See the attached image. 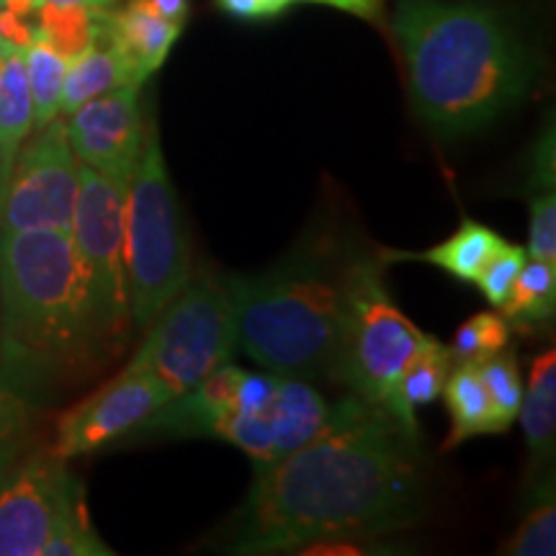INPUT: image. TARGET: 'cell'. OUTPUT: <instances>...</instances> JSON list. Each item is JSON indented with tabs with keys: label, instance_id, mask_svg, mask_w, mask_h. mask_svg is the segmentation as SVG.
Instances as JSON below:
<instances>
[{
	"label": "cell",
	"instance_id": "6da1fadb",
	"mask_svg": "<svg viewBox=\"0 0 556 556\" xmlns=\"http://www.w3.org/2000/svg\"><path fill=\"white\" fill-rule=\"evenodd\" d=\"M428 495L422 433L351 392L330 405L328 422L312 441L255 469L245 500L222 526L217 548L266 556L381 539L420 523Z\"/></svg>",
	"mask_w": 556,
	"mask_h": 556
},
{
	"label": "cell",
	"instance_id": "7a4b0ae2",
	"mask_svg": "<svg viewBox=\"0 0 556 556\" xmlns=\"http://www.w3.org/2000/svg\"><path fill=\"white\" fill-rule=\"evenodd\" d=\"M405 62L409 101L443 139L490 127L520 106L539 60L495 5L479 0H397L389 21Z\"/></svg>",
	"mask_w": 556,
	"mask_h": 556
},
{
	"label": "cell",
	"instance_id": "3957f363",
	"mask_svg": "<svg viewBox=\"0 0 556 556\" xmlns=\"http://www.w3.org/2000/svg\"><path fill=\"white\" fill-rule=\"evenodd\" d=\"M364 250L317 227L270 268L225 276L240 351L266 371L332 381L353 266Z\"/></svg>",
	"mask_w": 556,
	"mask_h": 556
},
{
	"label": "cell",
	"instance_id": "277c9868",
	"mask_svg": "<svg viewBox=\"0 0 556 556\" xmlns=\"http://www.w3.org/2000/svg\"><path fill=\"white\" fill-rule=\"evenodd\" d=\"M99 358L70 232L0 235V374L41 402Z\"/></svg>",
	"mask_w": 556,
	"mask_h": 556
},
{
	"label": "cell",
	"instance_id": "5b68a950",
	"mask_svg": "<svg viewBox=\"0 0 556 556\" xmlns=\"http://www.w3.org/2000/svg\"><path fill=\"white\" fill-rule=\"evenodd\" d=\"M124 261L131 328L148 330L193 274L189 238L155 116L124 199Z\"/></svg>",
	"mask_w": 556,
	"mask_h": 556
},
{
	"label": "cell",
	"instance_id": "8992f818",
	"mask_svg": "<svg viewBox=\"0 0 556 556\" xmlns=\"http://www.w3.org/2000/svg\"><path fill=\"white\" fill-rule=\"evenodd\" d=\"M430 338L433 336L417 328L387 291L384 258L364 250L353 266L332 381H340L374 405L387 407L402 371Z\"/></svg>",
	"mask_w": 556,
	"mask_h": 556
},
{
	"label": "cell",
	"instance_id": "52a82bcc",
	"mask_svg": "<svg viewBox=\"0 0 556 556\" xmlns=\"http://www.w3.org/2000/svg\"><path fill=\"white\" fill-rule=\"evenodd\" d=\"M131 361L150 368L173 397L201 384L238 351L235 309L225 276L191 274L186 287L165 304Z\"/></svg>",
	"mask_w": 556,
	"mask_h": 556
},
{
	"label": "cell",
	"instance_id": "ba28073f",
	"mask_svg": "<svg viewBox=\"0 0 556 556\" xmlns=\"http://www.w3.org/2000/svg\"><path fill=\"white\" fill-rule=\"evenodd\" d=\"M73 240L86 291V307L99 356H111L131 330L127 261H124V199L127 186L103 173L78 165Z\"/></svg>",
	"mask_w": 556,
	"mask_h": 556
},
{
	"label": "cell",
	"instance_id": "9c48e42d",
	"mask_svg": "<svg viewBox=\"0 0 556 556\" xmlns=\"http://www.w3.org/2000/svg\"><path fill=\"white\" fill-rule=\"evenodd\" d=\"M78 157L65 119L34 129L13 157L0 193V235L24 229L70 232L78 199Z\"/></svg>",
	"mask_w": 556,
	"mask_h": 556
},
{
	"label": "cell",
	"instance_id": "30bf717a",
	"mask_svg": "<svg viewBox=\"0 0 556 556\" xmlns=\"http://www.w3.org/2000/svg\"><path fill=\"white\" fill-rule=\"evenodd\" d=\"M52 446L29 443L0 469V556H41L83 484Z\"/></svg>",
	"mask_w": 556,
	"mask_h": 556
},
{
	"label": "cell",
	"instance_id": "8fae6325",
	"mask_svg": "<svg viewBox=\"0 0 556 556\" xmlns=\"http://www.w3.org/2000/svg\"><path fill=\"white\" fill-rule=\"evenodd\" d=\"M173 400L150 368L129 361L114 379L60 415L52 451L65 462L124 446L148 417Z\"/></svg>",
	"mask_w": 556,
	"mask_h": 556
},
{
	"label": "cell",
	"instance_id": "7c38bea8",
	"mask_svg": "<svg viewBox=\"0 0 556 556\" xmlns=\"http://www.w3.org/2000/svg\"><path fill=\"white\" fill-rule=\"evenodd\" d=\"M150 119L152 114L142 109V86L127 83L67 114L65 129L78 163L129 186Z\"/></svg>",
	"mask_w": 556,
	"mask_h": 556
},
{
	"label": "cell",
	"instance_id": "4fadbf2b",
	"mask_svg": "<svg viewBox=\"0 0 556 556\" xmlns=\"http://www.w3.org/2000/svg\"><path fill=\"white\" fill-rule=\"evenodd\" d=\"M103 24L142 86L168 60L184 31V26L163 18L144 0H122L116 9L103 11Z\"/></svg>",
	"mask_w": 556,
	"mask_h": 556
},
{
	"label": "cell",
	"instance_id": "5bb4252c",
	"mask_svg": "<svg viewBox=\"0 0 556 556\" xmlns=\"http://www.w3.org/2000/svg\"><path fill=\"white\" fill-rule=\"evenodd\" d=\"M328 415L330 402L309 379L278 374L274 397L266 405L274 464L312 441L328 422Z\"/></svg>",
	"mask_w": 556,
	"mask_h": 556
},
{
	"label": "cell",
	"instance_id": "9a60e30c",
	"mask_svg": "<svg viewBox=\"0 0 556 556\" xmlns=\"http://www.w3.org/2000/svg\"><path fill=\"white\" fill-rule=\"evenodd\" d=\"M137 83L131 73L127 58H124L116 41L103 24V11L99 16V29L93 39L78 54H73L67 62L65 86H62L60 114H73L83 103L96 99V96L109 93V90ZM142 86V83H139Z\"/></svg>",
	"mask_w": 556,
	"mask_h": 556
},
{
	"label": "cell",
	"instance_id": "2e32d148",
	"mask_svg": "<svg viewBox=\"0 0 556 556\" xmlns=\"http://www.w3.org/2000/svg\"><path fill=\"white\" fill-rule=\"evenodd\" d=\"M523 426L531 469L528 479L544 475L552 469L554 441H556V351L548 348L546 353L533 361L528 387L523 389V405L518 413Z\"/></svg>",
	"mask_w": 556,
	"mask_h": 556
},
{
	"label": "cell",
	"instance_id": "e0dca14e",
	"mask_svg": "<svg viewBox=\"0 0 556 556\" xmlns=\"http://www.w3.org/2000/svg\"><path fill=\"white\" fill-rule=\"evenodd\" d=\"M503 238L492 227L482 225V222L464 219L462 225L448 240L438 242V245L420 250V253H402V250H379V255L389 261H417L428 263L446 270L451 278H456L458 283H475L479 270L484 268V263L495 255V250L503 245Z\"/></svg>",
	"mask_w": 556,
	"mask_h": 556
},
{
	"label": "cell",
	"instance_id": "ac0fdd59",
	"mask_svg": "<svg viewBox=\"0 0 556 556\" xmlns=\"http://www.w3.org/2000/svg\"><path fill=\"white\" fill-rule=\"evenodd\" d=\"M451 366H454V358H451L448 345H443L438 338H430L417 351V356L402 371V377L397 379V384H394L387 402V409L400 426L420 433L417 409L441 400Z\"/></svg>",
	"mask_w": 556,
	"mask_h": 556
},
{
	"label": "cell",
	"instance_id": "d6986e66",
	"mask_svg": "<svg viewBox=\"0 0 556 556\" xmlns=\"http://www.w3.org/2000/svg\"><path fill=\"white\" fill-rule=\"evenodd\" d=\"M34 131V106L24 52L11 47L0 60V178L5 180L21 144Z\"/></svg>",
	"mask_w": 556,
	"mask_h": 556
},
{
	"label": "cell",
	"instance_id": "ffe728a7",
	"mask_svg": "<svg viewBox=\"0 0 556 556\" xmlns=\"http://www.w3.org/2000/svg\"><path fill=\"white\" fill-rule=\"evenodd\" d=\"M441 397L446 400L451 415V433L446 443H443V451L462 446L469 438L495 433L490 397H486L484 381L479 377L477 364L458 361V364L451 366Z\"/></svg>",
	"mask_w": 556,
	"mask_h": 556
},
{
	"label": "cell",
	"instance_id": "44dd1931",
	"mask_svg": "<svg viewBox=\"0 0 556 556\" xmlns=\"http://www.w3.org/2000/svg\"><path fill=\"white\" fill-rule=\"evenodd\" d=\"M497 312L516 330H544L552 325L556 312V263L526 258Z\"/></svg>",
	"mask_w": 556,
	"mask_h": 556
},
{
	"label": "cell",
	"instance_id": "7402d4cb",
	"mask_svg": "<svg viewBox=\"0 0 556 556\" xmlns=\"http://www.w3.org/2000/svg\"><path fill=\"white\" fill-rule=\"evenodd\" d=\"M21 52H24L26 80H29L34 129H39L60 116L62 86H65L70 58L39 31V26L34 37L26 41V47H21Z\"/></svg>",
	"mask_w": 556,
	"mask_h": 556
},
{
	"label": "cell",
	"instance_id": "603a6c76",
	"mask_svg": "<svg viewBox=\"0 0 556 556\" xmlns=\"http://www.w3.org/2000/svg\"><path fill=\"white\" fill-rule=\"evenodd\" d=\"M507 556H554L556 554V500L552 469L528 479L526 507L516 533L500 548Z\"/></svg>",
	"mask_w": 556,
	"mask_h": 556
},
{
	"label": "cell",
	"instance_id": "cb8c5ba5",
	"mask_svg": "<svg viewBox=\"0 0 556 556\" xmlns=\"http://www.w3.org/2000/svg\"><path fill=\"white\" fill-rule=\"evenodd\" d=\"M479 377L484 381L486 397L492 407V422H495V433L510 430L513 422L518 420L520 405H523V374H520L516 353L505 348L497 356L479 361Z\"/></svg>",
	"mask_w": 556,
	"mask_h": 556
},
{
	"label": "cell",
	"instance_id": "d4e9b609",
	"mask_svg": "<svg viewBox=\"0 0 556 556\" xmlns=\"http://www.w3.org/2000/svg\"><path fill=\"white\" fill-rule=\"evenodd\" d=\"M39 405L37 397L0 374V469L31 443Z\"/></svg>",
	"mask_w": 556,
	"mask_h": 556
},
{
	"label": "cell",
	"instance_id": "484cf974",
	"mask_svg": "<svg viewBox=\"0 0 556 556\" xmlns=\"http://www.w3.org/2000/svg\"><path fill=\"white\" fill-rule=\"evenodd\" d=\"M111 548L106 541L99 536L93 520H90L86 492H80L67 510L62 513L60 523L54 526L52 536L47 539L41 556H111Z\"/></svg>",
	"mask_w": 556,
	"mask_h": 556
},
{
	"label": "cell",
	"instance_id": "4316f807",
	"mask_svg": "<svg viewBox=\"0 0 556 556\" xmlns=\"http://www.w3.org/2000/svg\"><path fill=\"white\" fill-rule=\"evenodd\" d=\"M510 323L500 312H477L469 319L458 325L454 343L448 345L454 364L467 361V364H479V361L497 356L510 345Z\"/></svg>",
	"mask_w": 556,
	"mask_h": 556
},
{
	"label": "cell",
	"instance_id": "83f0119b",
	"mask_svg": "<svg viewBox=\"0 0 556 556\" xmlns=\"http://www.w3.org/2000/svg\"><path fill=\"white\" fill-rule=\"evenodd\" d=\"M526 258H528V253L523 245H510V242H503V245L495 250V255L484 263V268L479 270V276L475 281L477 289L482 291V296L495 309H500L505 304V299H507V294H510L513 283H516V278L520 274V268H523Z\"/></svg>",
	"mask_w": 556,
	"mask_h": 556
},
{
	"label": "cell",
	"instance_id": "f1b7e54d",
	"mask_svg": "<svg viewBox=\"0 0 556 556\" xmlns=\"http://www.w3.org/2000/svg\"><path fill=\"white\" fill-rule=\"evenodd\" d=\"M528 258L556 263V193L539 189L528 197Z\"/></svg>",
	"mask_w": 556,
	"mask_h": 556
},
{
	"label": "cell",
	"instance_id": "f546056e",
	"mask_svg": "<svg viewBox=\"0 0 556 556\" xmlns=\"http://www.w3.org/2000/svg\"><path fill=\"white\" fill-rule=\"evenodd\" d=\"M222 13L242 21H261L281 16L291 9V0H214Z\"/></svg>",
	"mask_w": 556,
	"mask_h": 556
},
{
	"label": "cell",
	"instance_id": "4dcf8cb0",
	"mask_svg": "<svg viewBox=\"0 0 556 556\" xmlns=\"http://www.w3.org/2000/svg\"><path fill=\"white\" fill-rule=\"evenodd\" d=\"M291 3H317L330 5V9L351 13V16L379 24L384 21V0H291Z\"/></svg>",
	"mask_w": 556,
	"mask_h": 556
},
{
	"label": "cell",
	"instance_id": "1f68e13d",
	"mask_svg": "<svg viewBox=\"0 0 556 556\" xmlns=\"http://www.w3.org/2000/svg\"><path fill=\"white\" fill-rule=\"evenodd\" d=\"M144 3L163 18L173 21V24L186 26V21H189L191 0H144Z\"/></svg>",
	"mask_w": 556,
	"mask_h": 556
},
{
	"label": "cell",
	"instance_id": "d6a6232c",
	"mask_svg": "<svg viewBox=\"0 0 556 556\" xmlns=\"http://www.w3.org/2000/svg\"><path fill=\"white\" fill-rule=\"evenodd\" d=\"M37 11H67V9H88V0H34Z\"/></svg>",
	"mask_w": 556,
	"mask_h": 556
},
{
	"label": "cell",
	"instance_id": "836d02e7",
	"mask_svg": "<svg viewBox=\"0 0 556 556\" xmlns=\"http://www.w3.org/2000/svg\"><path fill=\"white\" fill-rule=\"evenodd\" d=\"M0 11L21 13V16H29V13L37 11V3L34 0H0Z\"/></svg>",
	"mask_w": 556,
	"mask_h": 556
},
{
	"label": "cell",
	"instance_id": "e575fe53",
	"mask_svg": "<svg viewBox=\"0 0 556 556\" xmlns=\"http://www.w3.org/2000/svg\"><path fill=\"white\" fill-rule=\"evenodd\" d=\"M122 0H88V9L93 11H109V9H116Z\"/></svg>",
	"mask_w": 556,
	"mask_h": 556
},
{
	"label": "cell",
	"instance_id": "d590c367",
	"mask_svg": "<svg viewBox=\"0 0 556 556\" xmlns=\"http://www.w3.org/2000/svg\"><path fill=\"white\" fill-rule=\"evenodd\" d=\"M11 47H13V45H9V41H5V37H3V34H0V60H3V58H5V52H9V50H11Z\"/></svg>",
	"mask_w": 556,
	"mask_h": 556
},
{
	"label": "cell",
	"instance_id": "8d00e7d4",
	"mask_svg": "<svg viewBox=\"0 0 556 556\" xmlns=\"http://www.w3.org/2000/svg\"><path fill=\"white\" fill-rule=\"evenodd\" d=\"M0 193H3V178H0Z\"/></svg>",
	"mask_w": 556,
	"mask_h": 556
}]
</instances>
